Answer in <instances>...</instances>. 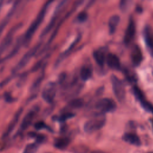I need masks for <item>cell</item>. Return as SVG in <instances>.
<instances>
[{
  "instance_id": "cell-1",
  "label": "cell",
  "mask_w": 153,
  "mask_h": 153,
  "mask_svg": "<svg viewBox=\"0 0 153 153\" xmlns=\"http://www.w3.org/2000/svg\"><path fill=\"white\" fill-rule=\"evenodd\" d=\"M52 2V1H48L44 4L42 7L39 11L38 14H37L36 17L35 18L33 21L31 23V24L27 28L22 39V43L24 44V45L27 46L29 45L33 35L35 34L38 28L39 27L42 22L43 21L47 9Z\"/></svg>"
},
{
  "instance_id": "cell-2",
  "label": "cell",
  "mask_w": 153,
  "mask_h": 153,
  "mask_svg": "<svg viewBox=\"0 0 153 153\" xmlns=\"http://www.w3.org/2000/svg\"><path fill=\"white\" fill-rule=\"evenodd\" d=\"M105 117L103 114H97L95 117L85 123L84 130L87 133H91L102 128L105 126Z\"/></svg>"
},
{
  "instance_id": "cell-3",
  "label": "cell",
  "mask_w": 153,
  "mask_h": 153,
  "mask_svg": "<svg viewBox=\"0 0 153 153\" xmlns=\"http://www.w3.org/2000/svg\"><path fill=\"white\" fill-rule=\"evenodd\" d=\"M95 108L99 114L106 112H112L117 109V104L114 100L109 98H102L98 100L95 103Z\"/></svg>"
},
{
  "instance_id": "cell-4",
  "label": "cell",
  "mask_w": 153,
  "mask_h": 153,
  "mask_svg": "<svg viewBox=\"0 0 153 153\" xmlns=\"http://www.w3.org/2000/svg\"><path fill=\"white\" fill-rule=\"evenodd\" d=\"M111 81L116 98L119 102H121L126 97V90L123 82L114 75H111Z\"/></svg>"
},
{
  "instance_id": "cell-5",
  "label": "cell",
  "mask_w": 153,
  "mask_h": 153,
  "mask_svg": "<svg viewBox=\"0 0 153 153\" xmlns=\"http://www.w3.org/2000/svg\"><path fill=\"white\" fill-rule=\"evenodd\" d=\"M40 45H41L40 44H38L37 45L31 48L29 50H28L23 55V56L20 59V60L19 61L17 64L15 66L13 72L14 73H16L19 71H20L21 69H22L31 60L32 57L38 52V50L40 47Z\"/></svg>"
},
{
  "instance_id": "cell-6",
  "label": "cell",
  "mask_w": 153,
  "mask_h": 153,
  "mask_svg": "<svg viewBox=\"0 0 153 153\" xmlns=\"http://www.w3.org/2000/svg\"><path fill=\"white\" fill-rule=\"evenodd\" d=\"M57 92V84L53 81L47 82L44 87L41 96L47 103H51L54 100Z\"/></svg>"
},
{
  "instance_id": "cell-7",
  "label": "cell",
  "mask_w": 153,
  "mask_h": 153,
  "mask_svg": "<svg viewBox=\"0 0 153 153\" xmlns=\"http://www.w3.org/2000/svg\"><path fill=\"white\" fill-rule=\"evenodd\" d=\"M66 3V1H62L59 3V4L57 6L54 13L53 14V16L52 17V18L51 19L50 22L48 23V24L47 25V26L44 28V29L43 30V31L41 33V36H45L47 33H48V32L52 29V28L54 26L56 22L59 17V16H60V14L61 13L62 10L63 9V7L65 5V4Z\"/></svg>"
},
{
  "instance_id": "cell-8",
  "label": "cell",
  "mask_w": 153,
  "mask_h": 153,
  "mask_svg": "<svg viewBox=\"0 0 153 153\" xmlns=\"http://www.w3.org/2000/svg\"><path fill=\"white\" fill-rule=\"evenodd\" d=\"M19 27H20V25H19L13 27L10 29V30H9V32L7 33L4 38L0 42V57L4 53V52L7 50V49L12 43L14 33ZM0 62H1V59H0Z\"/></svg>"
},
{
  "instance_id": "cell-9",
  "label": "cell",
  "mask_w": 153,
  "mask_h": 153,
  "mask_svg": "<svg viewBox=\"0 0 153 153\" xmlns=\"http://www.w3.org/2000/svg\"><path fill=\"white\" fill-rule=\"evenodd\" d=\"M133 91L136 98L139 101L142 107L147 112L153 114V105L149 102L145 97L142 90L137 86L133 87Z\"/></svg>"
},
{
  "instance_id": "cell-10",
  "label": "cell",
  "mask_w": 153,
  "mask_h": 153,
  "mask_svg": "<svg viewBox=\"0 0 153 153\" xmlns=\"http://www.w3.org/2000/svg\"><path fill=\"white\" fill-rule=\"evenodd\" d=\"M135 33H136L135 23L133 19L130 18L124 36V42L126 45H128L133 41L135 36Z\"/></svg>"
},
{
  "instance_id": "cell-11",
  "label": "cell",
  "mask_w": 153,
  "mask_h": 153,
  "mask_svg": "<svg viewBox=\"0 0 153 153\" xmlns=\"http://www.w3.org/2000/svg\"><path fill=\"white\" fill-rule=\"evenodd\" d=\"M38 112V109L36 108H33L30 109L29 111H28L26 115H25L21 124H20V130L21 131H24L26 130L32 124L33 119L35 118L36 113Z\"/></svg>"
},
{
  "instance_id": "cell-12",
  "label": "cell",
  "mask_w": 153,
  "mask_h": 153,
  "mask_svg": "<svg viewBox=\"0 0 153 153\" xmlns=\"http://www.w3.org/2000/svg\"><path fill=\"white\" fill-rule=\"evenodd\" d=\"M131 60L133 65L135 66H139L142 61L143 55L140 48L137 45H134L130 53Z\"/></svg>"
},
{
  "instance_id": "cell-13",
  "label": "cell",
  "mask_w": 153,
  "mask_h": 153,
  "mask_svg": "<svg viewBox=\"0 0 153 153\" xmlns=\"http://www.w3.org/2000/svg\"><path fill=\"white\" fill-rule=\"evenodd\" d=\"M143 38L146 48L150 54L153 57V34L148 26H146L144 29Z\"/></svg>"
},
{
  "instance_id": "cell-14",
  "label": "cell",
  "mask_w": 153,
  "mask_h": 153,
  "mask_svg": "<svg viewBox=\"0 0 153 153\" xmlns=\"http://www.w3.org/2000/svg\"><path fill=\"white\" fill-rule=\"evenodd\" d=\"M22 113V108L19 109L16 112V113L14 115L13 118L11 120L9 125L8 126L5 131L4 133V134L2 135L3 138L7 137L11 133V132L13 131L14 128H15V127L16 126V125L17 124V123L19 122V120L20 119V115H21Z\"/></svg>"
},
{
  "instance_id": "cell-15",
  "label": "cell",
  "mask_w": 153,
  "mask_h": 153,
  "mask_svg": "<svg viewBox=\"0 0 153 153\" xmlns=\"http://www.w3.org/2000/svg\"><path fill=\"white\" fill-rule=\"evenodd\" d=\"M106 62L108 66L115 70H119L121 68V63L117 56L113 53H108L106 55Z\"/></svg>"
},
{
  "instance_id": "cell-16",
  "label": "cell",
  "mask_w": 153,
  "mask_h": 153,
  "mask_svg": "<svg viewBox=\"0 0 153 153\" xmlns=\"http://www.w3.org/2000/svg\"><path fill=\"white\" fill-rule=\"evenodd\" d=\"M105 53V48H100L93 52V57L97 64L100 66H103L105 63L106 57Z\"/></svg>"
},
{
  "instance_id": "cell-17",
  "label": "cell",
  "mask_w": 153,
  "mask_h": 153,
  "mask_svg": "<svg viewBox=\"0 0 153 153\" xmlns=\"http://www.w3.org/2000/svg\"><path fill=\"white\" fill-rule=\"evenodd\" d=\"M123 139L126 142L136 146H139L141 145V140L140 138L135 133H126L123 136Z\"/></svg>"
},
{
  "instance_id": "cell-18",
  "label": "cell",
  "mask_w": 153,
  "mask_h": 153,
  "mask_svg": "<svg viewBox=\"0 0 153 153\" xmlns=\"http://www.w3.org/2000/svg\"><path fill=\"white\" fill-rule=\"evenodd\" d=\"M120 17L118 15L112 16L108 21V27L109 34H114L116 30V29L120 23Z\"/></svg>"
},
{
  "instance_id": "cell-19",
  "label": "cell",
  "mask_w": 153,
  "mask_h": 153,
  "mask_svg": "<svg viewBox=\"0 0 153 153\" xmlns=\"http://www.w3.org/2000/svg\"><path fill=\"white\" fill-rule=\"evenodd\" d=\"M80 39H81V36L79 35V36L75 39V40L71 44L70 47H69L67 50H66L63 53H62V54L60 55V56L59 57L58 59H57V61H56V64H57V65L59 64L62 60H63L65 59V58H66L67 56H68L69 55L70 53H71V51L73 50V48L76 46V45L77 44V43L79 41Z\"/></svg>"
},
{
  "instance_id": "cell-20",
  "label": "cell",
  "mask_w": 153,
  "mask_h": 153,
  "mask_svg": "<svg viewBox=\"0 0 153 153\" xmlns=\"http://www.w3.org/2000/svg\"><path fill=\"white\" fill-rule=\"evenodd\" d=\"M71 142V140L68 137H61L57 138L54 142V146L59 149H64L68 147Z\"/></svg>"
},
{
  "instance_id": "cell-21",
  "label": "cell",
  "mask_w": 153,
  "mask_h": 153,
  "mask_svg": "<svg viewBox=\"0 0 153 153\" xmlns=\"http://www.w3.org/2000/svg\"><path fill=\"white\" fill-rule=\"evenodd\" d=\"M44 70L43 71H41L39 76H38V77L35 79V80L32 84L30 89V91L32 94H34L38 91V90L40 87L42 81L44 79Z\"/></svg>"
},
{
  "instance_id": "cell-22",
  "label": "cell",
  "mask_w": 153,
  "mask_h": 153,
  "mask_svg": "<svg viewBox=\"0 0 153 153\" xmlns=\"http://www.w3.org/2000/svg\"><path fill=\"white\" fill-rule=\"evenodd\" d=\"M92 75V69L89 66H83L80 70L79 72V76L81 79L85 81L88 79H89Z\"/></svg>"
},
{
  "instance_id": "cell-23",
  "label": "cell",
  "mask_w": 153,
  "mask_h": 153,
  "mask_svg": "<svg viewBox=\"0 0 153 153\" xmlns=\"http://www.w3.org/2000/svg\"><path fill=\"white\" fill-rule=\"evenodd\" d=\"M38 149V143H32L27 144L22 153H36Z\"/></svg>"
},
{
  "instance_id": "cell-24",
  "label": "cell",
  "mask_w": 153,
  "mask_h": 153,
  "mask_svg": "<svg viewBox=\"0 0 153 153\" xmlns=\"http://www.w3.org/2000/svg\"><path fill=\"white\" fill-rule=\"evenodd\" d=\"M84 101L81 99H74L68 103V106L71 108H79L83 106Z\"/></svg>"
},
{
  "instance_id": "cell-25",
  "label": "cell",
  "mask_w": 153,
  "mask_h": 153,
  "mask_svg": "<svg viewBox=\"0 0 153 153\" xmlns=\"http://www.w3.org/2000/svg\"><path fill=\"white\" fill-rule=\"evenodd\" d=\"M75 116V114L72 112H65L62 115H60L59 117L57 118V120L60 122H65L68 119H70Z\"/></svg>"
},
{
  "instance_id": "cell-26",
  "label": "cell",
  "mask_w": 153,
  "mask_h": 153,
  "mask_svg": "<svg viewBox=\"0 0 153 153\" xmlns=\"http://www.w3.org/2000/svg\"><path fill=\"white\" fill-rule=\"evenodd\" d=\"M87 18H88L87 13L85 11H81L78 14V16L76 17V20L78 22L82 23V22H85L87 20Z\"/></svg>"
},
{
  "instance_id": "cell-27",
  "label": "cell",
  "mask_w": 153,
  "mask_h": 153,
  "mask_svg": "<svg viewBox=\"0 0 153 153\" xmlns=\"http://www.w3.org/2000/svg\"><path fill=\"white\" fill-rule=\"evenodd\" d=\"M131 2L130 1H121L120 4V8L121 11H126L130 6Z\"/></svg>"
},
{
  "instance_id": "cell-28",
  "label": "cell",
  "mask_w": 153,
  "mask_h": 153,
  "mask_svg": "<svg viewBox=\"0 0 153 153\" xmlns=\"http://www.w3.org/2000/svg\"><path fill=\"white\" fill-rule=\"evenodd\" d=\"M35 128L36 130H41V129H49V127L46 125V124L42 121H38L35 124Z\"/></svg>"
},
{
  "instance_id": "cell-29",
  "label": "cell",
  "mask_w": 153,
  "mask_h": 153,
  "mask_svg": "<svg viewBox=\"0 0 153 153\" xmlns=\"http://www.w3.org/2000/svg\"><path fill=\"white\" fill-rule=\"evenodd\" d=\"M32 136L35 137L36 138V140L37 143H42L45 140V137L44 135H42V134H36L35 133H32Z\"/></svg>"
},
{
  "instance_id": "cell-30",
  "label": "cell",
  "mask_w": 153,
  "mask_h": 153,
  "mask_svg": "<svg viewBox=\"0 0 153 153\" xmlns=\"http://www.w3.org/2000/svg\"><path fill=\"white\" fill-rule=\"evenodd\" d=\"M4 97H5L6 101H8V102H11V101H13V100H13V98H12V97H11L9 94L5 93Z\"/></svg>"
},
{
  "instance_id": "cell-31",
  "label": "cell",
  "mask_w": 153,
  "mask_h": 153,
  "mask_svg": "<svg viewBox=\"0 0 153 153\" xmlns=\"http://www.w3.org/2000/svg\"><path fill=\"white\" fill-rule=\"evenodd\" d=\"M91 153H105V152L103 151H102L96 150V151H93V152H91Z\"/></svg>"
},
{
  "instance_id": "cell-32",
  "label": "cell",
  "mask_w": 153,
  "mask_h": 153,
  "mask_svg": "<svg viewBox=\"0 0 153 153\" xmlns=\"http://www.w3.org/2000/svg\"><path fill=\"white\" fill-rule=\"evenodd\" d=\"M2 1H1L0 2V10L1 9V7H2Z\"/></svg>"
},
{
  "instance_id": "cell-33",
  "label": "cell",
  "mask_w": 153,
  "mask_h": 153,
  "mask_svg": "<svg viewBox=\"0 0 153 153\" xmlns=\"http://www.w3.org/2000/svg\"><path fill=\"white\" fill-rule=\"evenodd\" d=\"M151 123H152V128H153V118L151 120Z\"/></svg>"
},
{
  "instance_id": "cell-34",
  "label": "cell",
  "mask_w": 153,
  "mask_h": 153,
  "mask_svg": "<svg viewBox=\"0 0 153 153\" xmlns=\"http://www.w3.org/2000/svg\"><path fill=\"white\" fill-rule=\"evenodd\" d=\"M148 153H153V152H148Z\"/></svg>"
}]
</instances>
